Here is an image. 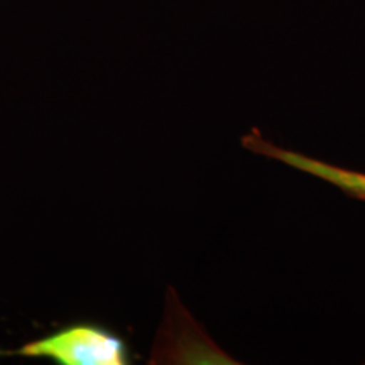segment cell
<instances>
[{
  "mask_svg": "<svg viewBox=\"0 0 365 365\" xmlns=\"http://www.w3.org/2000/svg\"><path fill=\"white\" fill-rule=\"evenodd\" d=\"M48 359L59 365H125L130 362L125 341L107 328L73 325L9 352Z\"/></svg>",
  "mask_w": 365,
  "mask_h": 365,
  "instance_id": "1",
  "label": "cell"
},
{
  "mask_svg": "<svg viewBox=\"0 0 365 365\" xmlns=\"http://www.w3.org/2000/svg\"><path fill=\"white\" fill-rule=\"evenodd\" d=\"M242 145L249 149L250 153L259 154V156H266L269 159H274V161L286 164V166L294 168V170L301 173L319 178V180L336 186L350 198L365 202V173L346 170V168L336 166V164L307 156V154L298 153V150L279 148V145L264 139L259 130H252L250 134L244 135Z\"/></svg>",
  "mask_w": 365,
  "mask_h": 365,
  "instance_id": "2",
  "label": "cell"
}]
</instances>
